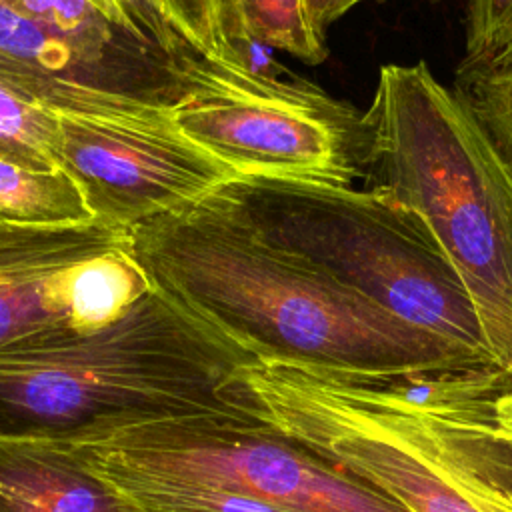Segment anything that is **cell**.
Wrapping results in <instances>:
<instances>
[{
    "mask_svg": "<svg viewBox=\"0 0 512 512\" xmlns=\"http://www.w3.org/2000/svg\"><path fill=\"white\" fill-rule=\"evenodd\" d=\"M360 2H368V0H352V6H358ZM372 2H384V0H372ZM426 2H436V0H426Z\"/></svg>",
    "mask_w": 512,
    "mask_h": 512,
    "instance_id": "d6986e66",
    "label": "cell"
},
{
    "mask_svg": "<svg viewBox=\"0 0 512 512\" xmlns=\"http://www.w3.org/2000/svg\"><path fill=\"white\" fill-rule=\"evenodd\" d=\"M512 48V0H468L464 56L460 62H486Z\"/></svg>",
    "mask_w": 512,
    "mask_h": 512,
    "instance_id": "9a60e30c",
    "label": "cell"
},
{
    "mask_svg": "<svg viewBox=\"0 0 512 512\" xmlns=\"http://www.w3.org/2000/svg\"><path fill=\"white\" fill-rule=\"evenodd\" d=\"M256 360L152 286L114 322L0 348V438L64 440L192 414H236L228 378Z\"/></svg>",
    "mask_w": 512,
    "mask_h": 512,
    "instance_id": "277c9868",
    "label": "cell"
},
{
    "mask_svg": "<svg viewBox=\"0 0 512 512\" xmlns=\"http://www.w3.org/2000/svg\"><path fill=\"white\" fill-rule=\"evenodd\" d=\"M206 196L264 242L492 364L480 316L458 272L422 222L386 194L238 174Z\"/></svg>",
    "mask_w": 512,
    "mask_h": 512,
    "instance_id": "5b68a950",
    "label": "cell"
},
{
    "mask_svg": "<svg viewBox=\"0 0 512 512\" xmlns=\"http://www.w3.org/2000/svg\"><path fill=\"white\" fill-rule=\"evenodd\" d=\"M308 18L314 30L326 36V28L336 22L342 14H346L352 6V0H304Z\"/></svg>",
    "mask_w": 512,
    "mask_h": 512,
    "instance_id": "e0dca14e",
    "label": "cell"
},
{
    "mask_svg": "<svg viewBox=\"0 0 512 512\" xmlns=\"http://www.w3.org/2000/svg\"><path fill=\"white\" fill-rule=\"evenodd\" d=\"M224 44L240 38L284 50L308 64L326 58V36L308 18L304 0H218Z\"/></svg>",
    "mask_w": 512,
    "mask_h": 512,
    "instance_id": "7c38bea8",
    "label": "cell"
},
{
    "mask_svg": "<svg viewBox=\"0 0 512 512\" xmlns=\"http://www.w3.org/2000/svg\"><path fill=\"white\" fill-rule=\"evenodd\" d=\"M94 220L78 184L56 168H30L0 156V222L60 226Z\"/></svg>",
    "mask_w": 512,
    "mask_h": 512,
    "instance_id": "8fae6325",
    "label": "cell"
},
{
    "mask_svg": "<svg viewBox=\"0 0 512 512\" xmlns=\"http://www.w3.org/2000/svg\"><path fill=\"white\" fill-rule=\"evenodd\" d=\"M148 290L128 228L0 222V348L98 330Z\"/></svg>",
    "mask_w": 512,
    "mask_h": 512,
    "instance_id": "52a82bcc",
    "label": "cell"
},
{
    "mask_svg": "<svg viewBox=\"0 0 512 512\" xmlns=\"http://www.w3.org/2000/svg\"><path fill=\"white\" fill-rule=\"evenodd\" d=\"M172 122L236 174L342 186L362 178V112L328 94L198 98L174 110Z\"/></svg>",
    "mask_w": 512,
    "mask_h": 512,
    "instance_id": "9c48e42d",
    "label": "cell"
},
{
    "mask_svg": "<svg viewBox=\"0 0 512 512\" xmlns=\"http://www.w3.org/2000/svg\"><path fill=\"white\" fill-rule=\"evenodd\" d=\"M86 466L212 484L280 512H408L298 442L240 414H192L54 440Z\"/></svg>",
    "mask_w": 512,
    "mask_h": 512,
    "instance_id": "8992f818",
    "label": "cell"
},
{
    "mask_svg": "<svg viewBox=\"0 0 512 512\" xmlns=\"http://www.w3.org/2000/svg\"><path fill=\"white\" fill-rule=\"evenodd\" d=\"M56 160L78 184L94 220L128 230L238 176L174 122L58 114Z\"/></svg>",
    "mask_w": 512,
    "mask_h": 512,
    "instance_id": "ba28073f",
    "label": "cell"
},
{
    "mask_svg": "<svg viewBox=\"0 0 512 512\" xmlns=\"http://www.w3.org/2000/svg\"><path fill=\"white\" fill-rule=\"evenodd\" d=\"M58 114L0 86V156L30 168H56Z\"/></svg>",
    "mask_w": 512,
    "mask_h": 512,
    "instance_id": "5bb4252c",
    "label": "cell"
},
{
    "mask_svg": "<svg viewBox=\"0 0 512 512\" xmlns=\"http://www.w3.org/2000/svg\"><path fill=\"white\" fill-rule=\"evenodd\" d=\"M450 260L496 370L512 376V166L424 60L386 64L362 112V178Z\"/></svg>",
    "mask_w": 512,
    "mask_h": 512,
    "instance_id": "3957f363",
    "label": "cell"
},
{
    "mask_svg": "<svg viewBox=\"0 0 512 512\" xmlns=\"http://www.w3.org/2000/svg\"><path fill=\"white\" fill-rule=\"evenodd\" d=\"M0 512H140L54 440L0 438Z\"/></svg>",
    "mask_w": 512,
    "mask_h": 512,
    "instance_id": "30bf717a",
    "label": "cell"
},
{
    "mask_svg": "<svg viewBox=\"0 0 512 512\" xmlns=\"http://www.w3.org/2000/svg\"><path fill=\"white\" fill-rule=\"evenodd\" d=\"M504 372L360 376L256 358L224 384L228 406L408 512H512V418Z\"/></svg>",
    "mask_w": 512,
    "mask_h": 512,
    "instance_id": "6da1fadb",
    "label": "cell"
},
{
    "mask_svg": "<svg viewBox=\"0 0 512 512\" xmlns=\"http://www.w3.org/2000/svg\"><path fill=\"white\" fill-rule=\"evenodd\" d=\"M498 410L504 416L512 418V376H508V374L504 376V382L498 392Z\"/></svg>",
    "mask_w": 512,
    "mask_h": 512,
    "instance_id": "ac0fdd59",
    "label": "cell"
},
{
    "mask_svg": "<svg viewBox=\"0 0 512 512\" xmlns=\"http://www.w3.org/2000/svg\"><path fill=\"white\" fill-rule=\"evenodd\" d=\"M150 284L256 358L360 376L494 368L276 248L208 196L130 228Z\"/></svg>",
    "mask_w": 512,
    "mask_h": 512,
    "instance_id": "7a4b0ae2",
    "label": "cell"
},
{
    "mask_svg": "<svg viewBox=\"0 0 512 512\" xmlns=\"http://www.w3.org/2000/svg\"><path fill=\"white\" fill-rule=\"evenodd\" d=\"M184 30H188L206 50L228 58L218 20V0H152ZM230 60V58H228Z\"/></svg>",
    "mask_w": 512,
    "mask_h": 512,
    "instance_id": "2e32d148",
    "label": "cell"
},
{
    "mask_svg": "<svg viewBox=\"0 0 512 512\" xmlns=\"http://www.w3.org/2000/svg\"><path fill=\"white\" fill-rule=\"evenodd\" d=\"M452 90L512 166V48L486 62H460Z\"/></svg>",
    "mask_w": 512,
    "mask_h": 512,
    "instance_id": "4fadbf2b",
    "label": "cell"
}]
</instances>
